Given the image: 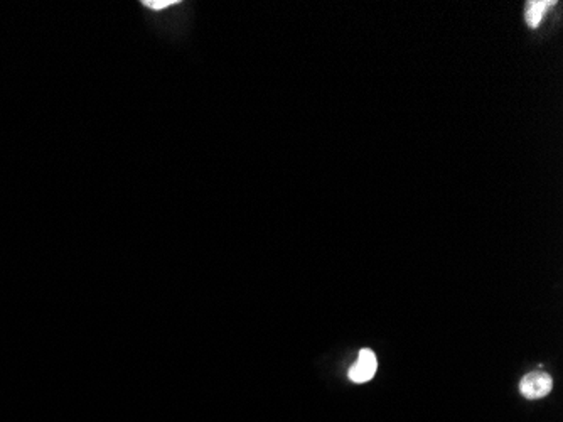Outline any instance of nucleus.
Wrapping results in <instances>:
<instances>
[{
    "label": "nucleus",
    "instance_id": "2",
    "mask_svg": "<svg viewBox=\"0 0 563 422\" xmlns=\"http://www.w3.org/2000/svg\"><path fill=\"white\" fill-rule=\"evenodd\" d=\"M378 368V360L376 355L371 352V350L363 348L360 352V358L358 362L351 366L349 370V378L356 384H364V382H369L373 377H375Z\"/></svg>",
    "mask_w": 563,
    "mask_h": 422
},
{
    "label": "nucleus",
    "instance_id": "3",
    "mask_svg": "<svg viewBox=\"0 0 563 422\" xmlns=\"http://www.w3.org/2000/svg\"><path fill=\"white\" fill-rule=\"evenodd\" d=\"M552 6H555L553 0H530L526 3V24L531 29H537L540 26L543 15Z\"/></svg>",
    "mask_w": 563,
    "mask_h": 422
},
{
    "label": "nucleus",
    "instance_id": "1",
    "mask_svg": "<svg viewBox=\"0 0 563 422\" xmlns=\"http://www.w3.org/2000/svg\"><path fill=\"white\" fill-rule=\"evenodd\" d=\"M553 389V378L548 375L546 372H531L528 375H525L519 382V392H521L523 397L530 400H537L543 399V397L548 396Z\"/></svg>",
    "mask_w": 563,
    "mask_h": 422
}]
</instances>
